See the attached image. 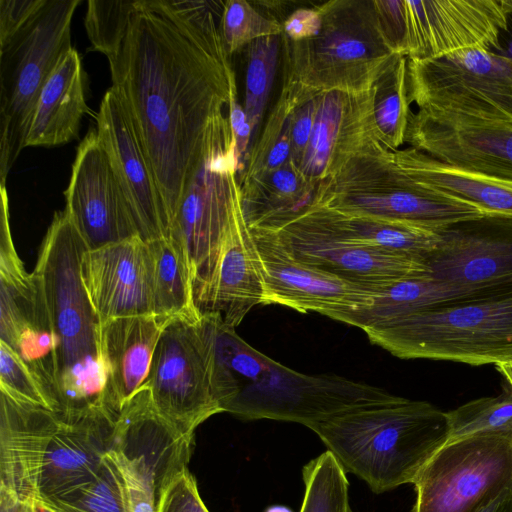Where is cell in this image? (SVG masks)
Listing matches in <instances>:
<instances>
[{"mask_svg":"<svg viewBox=\"0 0 512 512\" xmlns=\"http://www.w3.org/2000/svg\"><path fill=\"white\" fill-rule=\"evenodd\" d=\"M223 1L139 0L112 86L141 138L170 221L236 75L220 31Z\"/></svg>","mask_w":512,"mask_h":512,"instance_id":"1","label":"cell"},{"mask_svg":"<svg viewBox=\"0 0 512 512\" xmlns=\"http://www.w3.org/2000/svg\"><path fill=\"white\" fill-rule=\"evenodd\" d=\"M200 322L209 344L211 386L222 412L311 429L346 412L401 397L336 374L294 371L250 346L217 314H201Z\"/></svg>","mask_w":512,"mask_h":512,"instance_id":"2","label":"cell"},{"mask_svg":"<svg viewBox=\"0 0 512 512\" xmlns=\"http://www.w3.org/2000/svg\"><path fill=\"white\" fill-rule=\"evenodd\" d=\"M115 420L103 408L77 413L0 396V487L23 502L44 501L93 477Z\"/></svg>","mask_w":512,"mask_h":512,"instance_id":"3","label":"cell"},{"mask_svg":"<svg viewBox=\"0 0 512 512\" xmlns=\"http://www.w3.org/2000/svg\"><path fill=\"white\" fill-rule=\"evenodd\" d=\"M87 246L66 210L55 213L35 266L56 341L58 411L102 408L101 321L81 278Z\"/></svg>","mask_w":512,"mask_h":512,"instance_id":"4","label":"cell"},{"mask_svg":"<svg viewBox=\"0 0 512 512\" xmlns=\"http://www.w3.org/2000/svg\"><path fill=\"white\" fill-rule=\"evenodd\" d=\"M311 430L345 471L376 494L412 484L448 433L445 412L404 397L346 412Z\"/></svg>","mask_w":512,"mask_h":512,"instance_id":"5","label":"cell"},{"mask_svg":"<svg viewBox=\"0 0 512 512\" xmlns=\"http://www.w3.org/2000/svg\"><path fill=\"white\" fill-rule=\"evenodd\" d=\"M243 219L239 163L228 109L210 125L168 236L185 257L194 301L208 285L228 235Z\"/></svg>","mask_w":512,"mask_h":512,"instance_id":"6","label":"cell"},{"mask_svg":"<svg viewBox=\"0 0 512 512\" xmlns=\"http://www.w3.org/2000/svg\"><path fill=\"white\" fill-rule=\"evenodd\" d=\"M311 205L441 231L487 215L478 206L436 193L410 179L393 152L374 144L318 183Z\"/></svg>","mask_w":512,"mask_h":512,"instance_id":"7","label":"cell"},{"mask_svg":"<svg viewBox=\"0 0 512 512\" xmlns=\"http://www.w3.org/2000/svg\"><path fill=\"white\" fill-rule=\"evenodd\" d=\"M319 33L285 40V71L319 92L369 91L397 53L390 46L373 0H330L316 5Z\"/></svg>","mask_w":512,"mask_h":512,"instance_id":"8","label":"cell"},{"mask_svg":"<svg viewBox=\"0 0 512 512\" xmlns=\"http://www.w3.org/2000/svg\"><path fill=\"white\" fill-rule=\"evenodd\" d=\"M363 331L401 359L497 365L512 360V295L444 305Z\"/></svg>","mask_w":512,"mask_h":512,"instance_id":"9","label":"cell"},{"mask_svg":"<svg viewBox=\"0 0 512 512\" xmlns=\"http://www.w3.org/2000/svg\"><path fill=\"white\" fill-rule=\"evenodd\" d=\"M80 0H47L4 45H0V177L26 147L33 113L52 72L73 48L71 23Z\"/></svg>","mask_w":512,"mask_h":512,"instance_id":"10","label":"cell"},{"mask_svg":"<svg viewBox=\"0 0 512 512\" xmlns=\"http://www.w3.org/2000/svg\"><path fill=\"white\" fill-rule=\"evenodd\" d=\"M395 53L429 60L469 50L500 48L512 16L508 0H373Z\"/></svg>","mask_w":512,"mask_h":512,"instance_id":"11","label":"cell"},{"mask_svg":"<svg viewBox=\"0 0 512 512\" xmlns=\"http://www.w3.org/2000/svg\"><path fill=\"white\" fill-rule=\"evenodd\" d=\"M192 445L157 413L143 385L117 416L107 452L131 512H158L167 488L188 469Z\"/></svg>","mask_w":512,"mask_h":512,"instance_id":"12","label":"cell"},{"mask_svg":"<svg viewBox=\"0 0 512 512\" xmlns=\"http://www.w3.org/2000/svg\"><path fill=\"white\" fill-rule=\"evenodd\" d=\"M408 93L418 109L512 120V58L469 49L407 61Z\"/></svg>","mask_w":512,"mask_h":512,"instance_id":"13","label":"cell"},{"mask_svg":"<svg viewBox=\"0 0 512 512\" xmlns=\"http://www.w3.org/2000/svg\"><path fill=\"white\" fill-rule=\"evenodd\" d=\"M412 512H475L512 484V432L447 441L413 480Z\"/></svg>","mask_w":512,"mask_h":512,"instance_id":"14","label":"cell"},{"mask_svg":"<svg viewBox=\"0 0 512 512\" xmlns=\"http://www.w3.org/2000/svg\"><path fill=\"white\" fill-rule=\"evenodd\" d=\"M144 385L157 413L188 438L208 418L222 413L211 386L210 351L200 318L176 317L164 323Z\"/></svg>","mask_w":512,"mask_h":512,"instance_id":"15","label":"cell"},{"mask_svg":"<svg viewBox=\"0 0 512 512\" xmlns=\"http://www.w3.org/2000/svg\"><path fill=\"white\" fill-rule=\"evenodd\" d=\"M267 229L276 233L298 261L373 291L404 278L429 273L423 260L354 239L318 206L310 205L282 224Z\"/></svg>","mask_w":512,"mask_h":512,"instance_id":"16","label":"cell"},{"mask_svg":"<svg viewBox=\"0 0 512 512\" xmlns=\"http://www.w3.org/2000/svg\"><path fill=\"white\" fill-rule=\"evenodd\" d=\"M0 341L32 372L50 407L57 408L56 341L41 284L15 249L9 216L1 217Z\"/></svg>","mask_w":512,"mask_h":512,"instance_id":"17","label":"cell"},{"mask_svg":"<svg viewBox=\"0 0 512 512\" xmlns=\"http://www.w3.org/2000/svg\"><path fill=\"white\" fill-rule=\"evenodd\" d=\"M429 274L472 301L512 295V218L484 216L440 231Z\"/></svg>","mask_w":512,"mask_h":512,"instance_id":"18","label":"cell"},{"mask_svg":"<svg viewBox=\"0 0 512 512\" xmlns=\"http://www.w3.org/2000/svg\"><path fill=\"white\" fill-rule=\"evenodd\" d=\"M250 230L264 273L266 305L317 312L351 326L372 305V289L298 261L270 229Z\"/></svg>","mask_w":512,"mask_h":512,"instance_id":"19","label":"cell"},{"mask_svg":"<svg viewBox=\"0 0 512 512\" xmlns=\"http://www.w3.org/2000/svg\"><path fill=\"white\" fill-rule=\"evenodd\" d=\"M66 212L88 250L138 235L133 215L96 129L77 148L68 187Z\"/></svg>","mask_w":512,"mask_h":512,"instance_id":"20","label":"cell"},{"mask_svg":"<svg viewBox=\"0 0 512 512\" xmlns=\"http://www.w3.org/2000/svg\"><path fill=\"white\" fill-rule=\"evenodd\" d=\"M405 142L446 164L512 181V120L418 109Z\"/></svg>","mask_w":512,"mask_h":512,"instance_id":"21","label":"cell"},{"mask_svg":"<svg viewBox=\"0 0 512 512\" xmlns=\"http://www.w3.org/2000/svg\"><path fill=\"white\" fill-rule=\"evenodd\" d=\"M96 123L139 237L149 242L169 236L170 221L147 153L128 109L113 87L102 98Z\"/></svg>","mask_w":512,"mask_h":512,"instance_id":"22","label":"cell"},{"mask_svg":"<svg viewBox=\"0 0 512 512\" xmlns=\"http://www.w3.org/2000/svg\"><path fill=\"white\" fill-rule=\"evenodd\" d=\"M81 278L101 323L154 315L148 245L139 236L86 250Z\"/></svg>","mask_w":512,"mask_h":512,"instance_id":"23","label":"cell"},{"mask_svg":"<svg viewBox=\"0 0 512 512\" xmlns=\"http://www.w3.org/2000/svg\"><path fill=\"white\" fill-rule=\"evenodd\" d=\"M377 143L381 142L374 121L372 88L362 93L323 91L299 169L310 183L318 185Z\"/></svg>","mask_w":512,"mask_h":512,"instance_id":"24","label":"cell"},{"mask_svg":"<svg viewBox=\"0 0 512 512\" xmlns=\"http://www.w3.org/2000/svg\"><path fill=\"white\" fill-rule=\"evenodd\" d=\"M164 323L155 315L115 318L101 323L104 369L101 406L114 419L143 387Z\"/></svg>","mask_w":512,"mask_h":512,"instance_id":"25","label":"cell"},{"mask_svg":"<svg viewBox=\"0 0 512 512\" xmlns=\"http://www.w3.org/2000/svg\"><path fill=\"white\" fill-rule=\"evenodd\" d=\"M267 290L260 256L246 220L228 235L214 273L195 304L201 314H217L236 328L257 305H266Z\"/></svg>","mask_w":512,"mask_h":512,"instance_id":"26","label":"cell"},{"mask_svg":"<svg viewBox=\"0 0 512 512\" xmlns=\"http://www.w3.org/2000/svg\"><path fill=\"white\" fill-rule=\"evenodd\" d=\"M397 166L415 183L472 203L489 216L512 218V181L432 158L413 147L393 152Z\"/></svg>","mask_w":512,"mask_h":512,"instance_id":"27","label":"cell"},{"mask_svg":"<svg viewBox=\"0 0 512 512\" xmlns=\"http://www.w3.org/2000/svg\"><path fill=\"white\" fill-rule=\"evenodd\" d=\"M87 112L82 63L78 52L72 48L41 91L26 147L57 146L77 138L81 120Z\"/></svg>","mask_w":512,"mask_h":512,"instance_id":"28","label":"cell"},{"mask_svg":"<svg viewBox=\"0 0 512 512\" xmlns=\"http://www.w3.org/2000/svg\"><path fill=\"white\" fill-rule=\"evenodd\" d=\"M317 185L289 160L265 176L241 183L242 209L252 228H274L313 202Z\"/></svg>","mask_w":512,"mask_h":512,"instance_id":"29","label":"cell"},{"mask_svg":"<svg viewBox=\"0 0 512 512\" xmlns=\"http://www.w3.org/2000/svg\"><path fill=\"white\" fill-rule=\"evenodd\" d=\"M472 301L460 290L435 280L429 273L412 276L374 289L372 305L361 312L353 326L380 325L421 311Z\"/></svg>","mask_w":512,"mask_h":512,"instance_id":"30","label":"cell"},{"mask_svg":"<svg viewBox=\"0 0 512 512\" xmlns=\"http://www.w3.org/2000/svg\"><path fill=\"white\" fill-rule=\"evenodd\" d=\"M148 245L152 268L154 315L166 322L183 317L198 320V311L185 257L170 237H162Z\"/></svg>","mask_w":512,"mask_h":512,"instance_id":"31","label":"cell"},{"mask_svg":"<svg viewBox=\"0 0 512 512\" xmlns=\"http://www.w3.org/2000/svg\"><path fill=\"white\" fill-rule=\"evenodd\" d=\"M279 97L271 110L260 137L252 145L240 184L261 178L280 168L291 156V121L306 87L284 71Z\"/></svg>","mask_w":512,"mask_h":512,"instance_id":"32","label":"cell"},{"mask_svg":"<svg viewBox=\"0 0 512 512\" xmlns=\"http://www.w3.org/2000/svg\"><path fill=\"white\" fill-rule=\"evenodd\" d=\"M315 206V205H314ZM321 207L328 218L354 239L389 251L409 255L425 262L441 244L440 231L417 226L343 213Z\"/></svg>","mask_w":512,"mask_h":512,"instance_id":"33","label":"cell"},{"mask_svg":"<svg viewBox=\"0 0 512 512\" xmlns=\"http://www.w3.org/2000/svg\"><path fill=\"white\" fill-rule=\"evenodd\" d=\"M408 59L400 54L372 86L374 121L378 138L388 150L395 152L406 143L412 114L407 81Z\"/></svg>","mask_w":512,"mask_h":512,"instance_id":"34","label":"cell"},{"mask_svg":"<svg viewBox=\"0 0 512 512\" xmlns=\"http://www.w3.org/2000/svg\"><path fill=\"white\" fill-rule=\"evenodd\" d=\"M41 502L56 512H131L122 477L108 454L89 480Z\"/></svg>","mask_w":512,"mask_h":512,"instance_id":"35","label":"cell"},{"mask_svg":"<svg viewBox=\"0 0 512 512\" xmlns=\"http://www.w3.org/2000/svg\"><path fill=\"white\" fill-rule=\"evenodd\" d=\"M304 498L300 512H353L346 471L328 450L302 469Z\"/></svg>","mask_w":512,"mask_h":512,"instance_id":"36","label":"cell"},{"mask_svg":"<svg viewBox=\"0 0 512 512\" xmlns=\"http://www.w3.org/2000/svg\"><path fill=\"white\" fill-rule=\"evenodd\" d=\"M445 417L447 441L473 435L512 432V391L471 400L445 412Z\"/></svg>","mask_w":512,"mask_h":512,"instance_id":"37","label":"cell"},{"mask_svg":"<svg viewBox=\"0 0 512 512\" xmlns=\"http://www.w3.org/2000/svg\"><path fill=\"white\" fill-rule=\"evenodd\" d=\"M279 43V36H268L247 46L244 110L253 138L262 121L274 82Z\"/></svg>","mask_w":512,"mask_h":512,"instance_id":"38","label":"cell"},{"mask_svg":"<svg viewBox=\"0 0 512 512\" xmlns=\"http://www.w3.org/2000/svg\"><path fill=\"white\" fill-rule=\"evenodd\" d=\"M138 5L139 0H89L84 24L92 49L103 53L108 59L116 56Z\"/></svg>","mask_w":512,"mask_h":512,"instance_id":"39","label":"cell"},{"mask_svg":"<svg viewBox=\"0 0 512 512\" xmlns=\"http://www.w3.org/2000/svg\"><path fill=\"white\" fill-rule=\"evenodd\" d=\"M220 31L230 56L257 39L280 36L282 22L260 13L246 0H228L224 3Z\"/></svg>","mask_w":512,"mask_h":512,"instance_id":"40","label":"cell"},{"mask_svg":"<svg viewBox=\"0 0 512 512\" xmlns=\"http://www.w3.org/2000/svg\"><path fill=\"white\" fill-rule=\"evenodd\" d=\"M0 390L13 399L51 409L44 392L32 372L18 354L1 341Z\"/></svg>","mask_w":512,"mask_h":512,"instance_id":"41","label":"cell"},{"mask_svg":"<svg viewBox=\"0 0 512 512\" xmlns=\"http://www.w3.org/2000/svg\"><path fill=\"white\" fill-rule=\"evenodd\" d=\"M319 95V91L306 87L304 95L295 108L292 116L290 160L298 168L313 131Z\"/></svg>","mask_w":512,"mask_h":512,"instance_id":"42","label":"cell"},{"mask_svg":"<svg viewBox=\"0 0 512 512\" xmlns=\"http://www.w3.org/2000/svg\"><path fill=\"white\" fill-rule=\"evenodd\" d=\"M158 512H209L194 476L186 469L165 491Z\"/></svg>","mask_w":512,"mask_h":512,"instance_id":"43","label":"cell"},{"mask_svg":"<svg viewBox=\"0 0 512 512\" xmlns=\"http://www.w3.org/2000/svg\"><path fill=\"white\" fill-rule=\"evenodd\" d=\"M47 0H0V45L8 42Z\"/></svg>","mask_w":512,"mask_h":512,"instance_id":"44","label":"cell"},{"mask_svg":"<svg viewBox=\"0 0 512 512\" xmlns=\"http://www.w3.org/2000/svg\"><path fill=\"white\" fill-rule=\"evenodd\" d=\"M322 16L317 6L298 8L282 22V36L290 41H302L315 37L321 28Z\"/></svg>","mask_w":512,"mask_h":512,"instance_id":"45","label":"cell"},{"mask_svg":"<svg viewBox=\"0 0 512 512\" xmlns=\"http://www.w3.org/2000/svg\"><path fill=\"white\" fill-rule=\"evenodd\" d=\"M229 120L235 140L239 175L241 177L250 152V143L253 139V134L244 107L239 103L238 92L233 94L230 100Z\"/></svg>","mask_w":512,"mask_h":512,"instance_id":"46","label":"cell"},{"mask_svg":"<svg viewBox=\"0 0 512 512\" xmlns=\"http://www.w3.org/2000/svg\"><path fill=\"white\" fill-rule=\"evenodd\" d=\"M475 512H512V484L488 496Z\"/></svg>","mask_w":512,"mask_h":512,"instance_id":"47","label":"cell"},{"mask_svg":"<svg viewBox=\"0 0 512 512\" xmlns=\"http://www.w3.org/2000/svg\"><path fill=\"white\" fill-rule=\"evenodd\" d=\"M24 502L14 493L0 487V512H23Z\"/></svg>","mask_w":512,"mask_h":512,"instance_id":"48","label":"cell"},{"mask_svg":"<svg viewBox=\"0 0 512 512\" xmlns=\"http://www.w3.org/2000/svg\"><path fill=\"white\" fill-rule=\"evenodd\" d=\"M23 512H56L41 501L24 502Z\"/></svg>","mask_w":512,"mask_h":512,"instance_id":"49","label":"cell"},{"mask_svg":"<svg viewBox=\"0 0 512 512\" xmlns=\"http://www.w3.org/2000/svg\"><path fill=\"white\" fill-rule=\"evenodd\" d=\"M499 373L504 377L512 391V360L495 365Z\"/></svg>","mask_w":512,"mask_h":512,"instance_id":"50","label":"cell"},{"mask_svg":"<svg viewBox=\"0 0 512 512\" xmlns=\"http://www.w3.org/2000/svg\"><path fill=\"white\" fill-rule=\"evenodd\" d=\"M503 54L512 58V37L508 43L507 49L503 52Z\"/></svg>","mask_w":512,"mask_h":512,"instance_id":"51","label":"cell"},{"mask_svg":"<svg viewBox=\"0 0 512 512\" xmlns=\"http://www.w3.org/2000/svg\"><path fill=\"white\" fill-rule=\"evenodd\" d=\"M508 4H509V7H510L511 12H512V0H508Z\"/></svg>","mask_w":512,"mask_h":512,"instance_id":"52","label":"cell"}]
</instances>
